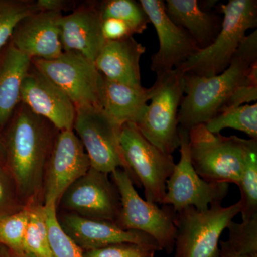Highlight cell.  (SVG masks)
Instances as JSON below:
<instances>
[{
  "label": "cell",
  "instance_id": "cell-1",
  "mask_svg": "<svg viewBox=\"0 0 257 257\" xmlns=\"http://www.w3.org/2000/svg\"><path fill=\"white\" fill-rule=\"evenodd\" d=\"M8 125L5 166L24 205L42 204L45 170L60 131L22 102Z\"/></svg>",
  "mask_w": 257,
  "mask_h": 257
},
{
  "label": "cell",
  "instance_id": "cell-2",
  "mask_svg": "<svg viewBox=\"0 0 257 257\" xmlns=\"http://www.w3.org/2000/svg\"><path fill=\"white\" fill-rule=\"evenodd\" d=\"M257 66V31L246 35L224 72L210 77L184 74V94L179 128L189 132L219 114L231 96Z\"/></svg>",
  "mask_w": 257,
  "mask_h": 257
},
{
  "label": "cell",
  "instance_id": "cell-3",
  "mask_svg": "<svg viewBox=\"0 0 257 257\" xmlns=\"http://www.w3.org/2000/svg\"><path fill=\"white\" fill-rule=\"evenodd\" d=\"M220 31L209 46L199 50L179 68L184 74L210 77L229 67L246 31L257 26L256 0H229L221 5Z\"/></svg>",
  "mask_w": 257,
  "mask_h": 257
},
{
  "label": "cell",
  "instance_id": "cell-4",
  "mask_svg": "<svg viewBox=\"0 0 257 257\" xmlns=\"http://www.w3.org/2000/svg\"><path fill=\"white\" fill-rule=\"evenodd\" d=\"M189 154L197 175L213 183L238 185L248 150L257 142L209 132L205 124L188 132Z\"/></svg>",
  "mask_w": 257,
  "mask_h": 257
},
{
  "label": "cell",
  "instance_id": "cell-5",
  "mask_svg": "<svg viewBox=\"0 0 257 257\" xmlns=\"http://www.w3.org/2000/svg\"><path fill=\"white\" fill-rule=\"evenodd\" d=\"M184 74L177 67L157 76L151 102L135 124L150 143L169 155L179 147L178 114L184 94Z\"/></svg>",
  "mask_w": 257,
  "mask_h": 257
},
{
  "label": "cell",
  "instance_id": "cell-6",
  "mask_svg": "<svg viewBox=\"0 0 257 257\" xmlns=\"http://www.w3.org/2000/svg\"><path fill=\"white\" fill-rule=\"evenodd\" d=\"M121 202L116 224L124 230H135L150 235L161 251L171 253L175 248L176 212L170 206L160 208L139 195L130 175L123 169L110 174Z\"/></svg>",
  "mask_w": 257,
  "mask_h": 257
},
{
  "label": "cell",
  "instance_id": "cell-7",
  "mask_svg": "<svg viewBox=\"0 0 257 257\" xmlns=\"http://www.w3.org/2000/svg\"><path fill=\"white\" fill-rule=\"evenodd\" d=\"M240 209L239 202L227 207L214 203L207 210L189 207L176 212L173 257H216L221 235Z\"/></svg>",
  "mask_w": 257,
  "mask_h": 257
},
{
  "label": "cell",
  "instance_id": "cell-8",
  "mask_svg": "<svg viewBox=\"0 0 257 257\" xmlns=\"http://www.w3.org/2000/svg\"><path fill=\"white\" fill-rule=\"evenodd\" d=\"M120 128L99 106L76 108L73 131L85 150L91 167L107 175L123 169L134 184L142 187L121 153Z\"/></svg>",
  "mask_w": 257,
  "mask_h": 257
},
{
  "label": "cell",
  "instance_id": "cell-9",
  "mask_svg": "<svg viewBox=\"0 0 257 257\" xmlns=\"http://www.w3.org/2000/svg\"><path fill=\"white\" fill-rule=\"evenodd\" d=\"M119 140L126 165L145 189V200L162 204L175 168L173 156L152 145L132 123L121 126Z\"/></svg>",
  "mask_w": 257,
  "mask_h": 257
},
{
  "label": "cell",
  "instance_id": "cell-10",
  "mask_svg": "<svg viewBox=\"0 0 257 257\" xmlns=\"http://www.w3.org/2000/svg\"><path fill=\"white\" fill-rule=\"evenodd\" d=\"M180 160L167 181L162 204L170 206L175 212L193 207L207 210L211 204L221 203L229 190V184L213 183L201 178L193 167L189 154L188 132L179 128Z\"/></svg>",
  "mask_w": 257,
  "mask_h": 257
},
{
  "label": "cell",
  "instance_id": "cell-11",
  "mask_svg": "<svg viewBox=\"0 0 257 257\" xmlns=\"http://www.w3.org/2000/svg\"><path fill=\"white\" fill-rule=\"evenodd\" d=\"M38 72L56 84L75 108L99 106L101 74L92 61L72 52H63L52 60L32 59Z\"/></svg>",
  "mask_w": 257,
  "mask_h": 257
},
{
  "label": "cell",
  "instance_id": "cell-12",
  "mask_svg": "<svg viewBox=\"0 0 257 257\" xmlns=\"http://www.w3.org/2000/svg\"><path fill=\"white\" fill-rule=\"evenodd\" d=\"M108 175L90 167L65 191L57 207L87 219L116 222L121 202L117 188Z\"/></svg>",
  "mask_w": 257,
  "mask_h": 257
},
{
  "label": "cell",
  "instance_id": "cell-13",
  "mask_svg": "<svg viewBox=\"0 0 257 257\" xmlns=\"http://www.w3.org/2000/svg\"><path fill=\"white\" fill-rule=\"evenodd\" d=\"M90 167L89 157L73 130L59 132L45 170L42 204L57 208L65 191Z\"/></svg>",
  "mask_w": 257,
  "mask_h": 257
},
{
  "label": "cell",
  "instance_id": "cell-14",
  "mask_svg": "<svg viewBox=\"0 0 257 257\" xmlns=\"http://www.w3.org/2000/svg\"><path fill=\"white\" fill-rule=\"evenodd\" d=\"M159 39V50L151 57V70L156 76L180 67L200 49L184 29L172 22L162 0H140Z\"/></svg>",
  "mask_w": 257,
  "mask_h": 257
},
{
  "label": "cell",
  "instance_id": "cell-15",
  "mask_svg": "<svg viewBox=\"0 0 257 257\" xmlns=\"http://www.w3.org/2000/svg\"><path fill=\"white\" fill-rule=\"evenodd\" d=\"M21 102L59 131L73 130L75 106L62 89L32 64L22 84Z\"/></svg>",
  "mask_w": 257,
  "mask_h": 257
},
{
  "label": "cell",
  "instance_id": "cell-16",
  "mask_svg": "<svg viewBox=\"0 0 257 257\" xmlns=\"http://www.w3.org/2000/svg\"><path fill=\"white\" fill-rule=\"evenodd\" d=\"M61 228L83 251L120 243L147 245L161 251L158 243L146 233L124 230L112 221L96 220L72 213L57 214Z\"/></svg>",
  "mask_w": 257,
  "mask_h": 257
},
{
  "label": "cell",
  "instance_id": "cell-17",
  "mask_svg": "<svg viewBox=\"0 0 257 257\" xmlns=\"http://www.w3.org/2000/svg\"><path fill=\"white\" fill-rule=\"evenodd\" d=\"M61 12L37 11L17 25L10 41L30 58L52 60L63 54Z\"/></svg>",
  "mask_w": 257,
  "mask_h": 257
},
{
  "label": "cell",
  "instance_id": "cell-18",
  "mask_svg": "<svg viewBox=\"0 0 257 257\" xmlns=\"http://www.w3.org/2000/svg\"><path fill=\"white\" fill-rule=\"evenodd\" d=\"M99 3H84L62 15L61 40L64 52L78 54L94 62L105 43Z\"/></svg>",
  "mask_w": 257,
  "mask_h": 257
},
{
  "label": "cell",
  "instance_id": "cell-19",
  "mask_svg": "<svg viewBox=\"0 0 257 257\" xmlns=\"http://www.w3.org/2000/svg\"><path fill=\"white\" fill-rule=\"evenodd\" d=\"M146 48L133 37L106 41L94 64L99 73L114 82L142 86L140 59Z\"/></svg>",
  "mask_w": 257,
  "mask_h": 257
},
{
  "label": "cell",
  "instance_id": "cell-20",
  "mask_svg": "<svg viewBox=\"0 0 257 257\" xmlns=\"http://www.w3.org/2000/svg\"><path fill=\"white\" fill-rule=\"evenodd\" d=\"M152 94V87H134L109 80L101 75L99 106L120 126L138 122Z\"/></svg>",
  "mask_w": 257,
  "mask_h": 257
},
{
  "label": "cell",
  "instance_id": "cell-21",
  "mask_svg": "<svg viewBox=\"0 0 257 257\" xmlns=\"http://www.w3.org/2000/svg\"><path fill=\"white\" fill-rule=\"evenodd\" d=\"M31 66L32 59L10 41L0 51V131L21 102L22 84Z\"/></svg>",
  "mask_w": 257,
  "mask_h": 257
},
{
  "label": "cell",
  "instance_id": "cell-22",
  "mask_svg": "<svg viewBox=\"0 0 257 257\" xmlns=\"http://www.w3.org/2000/svg\"><path fill=\"white\" fill-rule=\"evenodd\" d=\"M165 7L172 22L188 32L200 50L212 44L220 31L222 19L202 9L197 0H167Z\"/></svg>",
  "mask_w": 257,
  "mask_h": 257
},
{
  "label": "cell",
  "instance_id": "cell-23",
  "mask_svg": "<svg viewBox=\"0 0 257 257\" xmlns=\"http://www.w3.org/2000/svg\"><path fill=\"white\" fill-rule=\"evenodd\" d=\"M28 207L30 213L24 236V251L35 257H52L45 206L37 203Z\"/></svg>",
  "mask_w": 257,
  "mask_h": 257
},
{
  "label": "cell",
  "instance_id": "cell-24",
  "mask_svg": "<svg viewBox=\"0 0 257 257\" xmlns=\"http://www.w3.org/2000/svg\"><path fill=\"white\" fill-rule=\"evenodd\" d=\"M213 133H220L224 128H234L257 140V104H243L219 113L205 124Z\"/></svg>",
  "mask_w": 257,
  "mask_h": 257
},
{
  "label": "cell",
  "instance_id": "cell-25",
  "mask_svg": "<svg viewBox=\"0 0 257 257\" xmlns=\"http://www.w3.org/2000/svg\"><path fill=\"white\" fill-rule=\"evenodd\" d=\"M99 11L102 20L114 18L124 22L134 35L141 34L150 23L148 16L140 2L134 0H106L99 2Z\"/></svg>",
  "mask_w": 257,
  "mask_h": 257
},
{
  "label": "cell",
  "instance_id": "cell-26",
  "mask_svg": "<svg viewBox=\"0 0 257 257\" xmlns=\"http://www.w3.org/2000/svg\"><path fill=\"white\" fill-rule=\"evenodd\" d=\"M238 187L242 221L257 216V142L248 150Z\"/></svg>",
  "mask_w": 257,
  "mask_h": 257
},
{
  "label": "cell",
  "instance_id": "cell-27",
  "mask_svg": "<svg viewBox=\"0 0 257 257\" xmlns=\"http://www.w3.org/2000/svg\"><path fill=\"white\" fill-rule=\"evenodd\" d=\"M37 11L36 1L0 0V51L9 43L17 25Z\"/></svg>",
  "mask_w": 257,
  "mask_h": 257
},
{
  "label": "cell",
  "instance_id": "cell-28",
  "mask_svg": "<svg viewBox=\"0 0 257 257\" xmlns=\"http://www.w3.org/2000/svg\"><path fill=\"white\" fill-rule=\"evenodd\" d=\"M29 207L0 216V246L17 254L25 253L23 239L29 219Z\"/></svg>",
  "mask_w": 257,
  "mask_h": 257
},
{
  "label": "cell",
  "instance_id": "cell-29",
  "mask_svg": "<svg viewBox=\"0 0 257 257\" xmlns=\"http://www.w3.org/2000/svg\"><path fill=\"white\" fill-rule=\"evenodd\" d=\"M45 207L52 257H84V251L61 228L57 207Z\"/></svg>",
  "mask_w": 257,
  "mask_h": 257
},
{
  "label": "cell",
  "instance_id": "cell-30",
  "mask_svg": "<svg viewBox=\"0 0 257 257\" xmlns=\"http://www.w3.org/2000/svg\"><path fill=\"white\" fill-rule=\"evenodd\" d=\"M227 242L236 252L246 257H257V216L241 223L228 224Z\"/></svg>",
  "mask_w": 257,
  "mask_h": 257
},
{
  "label": "cell",
  "instance_id": "cell-31",
  "mask_svg": "<svg viewBox=\"0 0 257 257\" xmlns=\"http://www.w3.org/2000/svg\"><path fill=\"white\" fill-rule=\"evenodd\" d=\"M25 208L14 179L5 165L0 164V216L13 214Z\"/></svg>",
  "mask_w": 257,
  "mask_h": 257
},
{
  "label": "cell",
  "instance_id": "cell-32",
  "mask_svg": "<svg viewBox=\"0 0 257 257\" xmlns=\"http://www.w3.org/2000/svg\"><path fill=\"white\" fill-rule=\"evenodd\" d=\"M157 248L133 243H120L84 251V257H155Z\"/></svg>",
  "mask_w": 257,
  "mask_h": 257
},
{
  "label": "cell",
  "instance_id": "cell-33",
  "mask_svg": "<svg viewBox=\"0 0 257 257\" xmlns=\"http://www.w3.org/2000/svg\"><path fill=\"white\" fill-rule=\"evenodd\" d=\"M257 99V66L253 67L247 78L231 96L221 112L243 105L245 103L256 101ZM220 112V113H221Z\"/></svg>",
  "mask_w": 257,
  "mask_h": 257
},
{
  "label": "cell",
  "instance_id": "cell-34",
  "mask_svg": "<svg viewBox=\"0 0 257 257\" xmlns=\"http://www.w3.org/2000/svg\"><path fill=\"white\" fill-rule=\"evenodd\" d=\"M101 32L105 41H116L134 35L131 29L126 23L114 18L102 20Z\"/></svg>",
  "mask_w": 257,
  "mask_h": 257
},
{
  "label": "cell",
  "instance_id": "cell-35",
  "mask_svg": "<svg viewBox=\"0 0 257 257\" xmlns=\"http://www.w3.org/2000/svg\"><path fill=\"white\" fill-rule=\"evenodd\" d=\"M37 9L39 11L61 12L70 8L72 3L64 0H37Z\"/></svg>",
  "mask_w": 257,
  "mask_h": 257
},
{
  "label": "cell",
  "instance_id": "cell-36",
  "mask_svg": "<svg viewBox=\"0 0 257 257\" xmlns=\"http://www.w3.org/2000/svg\"><path fill=\"white\" fill-rule=\"evenodd\" d=\"M216 257H246L233 249L227 241H219V251Z\"/></svg>",
  "mask_w": 257,
  "mask_h": 257
},
{
  "label": "cell",
  "instance_id": "cell-37",
  "mask_svg": "<svg viewBox=\"0 0 257 257\" xmlns=\"http://www.w3.org/2000/svg\"><path fill=\"white\" fill-rule=\"evenodd\" d=\"M0 257H35L32 255L28 254V253H23V254H17L12 252L8 248L4 247V246H0Z\"/></svg>",
  "mask_w": 257,
  "mask_h": 257
},
{
  "label": "cell",
  "instance_id": "cell-38",
  "mask_svg": "<svg viewBox=\"0 0 257 257\" xmlns=\"http://www.w3.org/2000/svg\"><path fill=\"white\" fill-rule=\"evenodd\" d=\"M5 159H6V152H5L4 139L0 136V164L5 165Z\"/></svg>",
  "mask_w": 257,
  "mask_h": 257
}]
</instances>
